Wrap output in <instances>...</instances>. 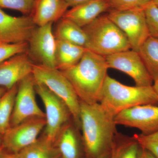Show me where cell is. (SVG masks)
Segmentation results:
<instances>
[{
  "label": "cell",
  "mask_w": 158,
  "mask_h": 158,
  "mask_svg": "<svg viewBox=\"0 0 158 158\" xmlns=\"http://www.w3.org/2000/svg\"><path fill=\"white\" fill-rule=\"evenodd\" d=\"M86 50L84 47L56 40V68L63 71L76 65Z\"/></svg>",
  "instance_id": "obj_17"
},
{
  "label": "cell",
  "mask_w": 158,
  "mask_h": 158,
  "mask_svg": "<svg viewBox=\"0 0 158 158\" xmlns=\"http://www.w3.org/2000/svg\"><path fill=\"white\" fill-rule=\"evenodd\" d=\"M32 75L35 81L45 85L65 103L74 121L80 125L81 101L71 83L63 73L56 68L34 63Z\"/></svg>",
  "instance_id": "obj_5"
},
{
  "label": "cell",
  "mask_w": 158,
  "mask_h": 158,
  "mask_svg": "<svg viewBox=\"0 0 158 158\" xmlns=\"http://www.w3.org/2000/svg\"><path fill=\"white\" fill-rule=\"evenodd\" d=\"M69 7H73L88 2L90 0H65Z\"/></svg>",
  "instance_id": "obj_29"
},
{
  "label": "cell",
  "mask_w": 158,
  "mask_h": 158,
  "mask_svg": "<svg viewBox=\"0 0 158 158\" xmlns=\"http://www.w3.org/2000/svg\"><path fill=\"white\" fill-rule=\"evenodd\" d=\"M153 4H154L156 6L158 7V0H153L152 2Z\"/></svg>",
  "instance_id": "obj_36"
},
{
  "label": "cell",
  "mask_w": 158,
  "mask_h": 158,
  "mask_svg": "<svg viewBox=\"0 0 158 158\" xmlns=\"http://www.w3.org/2000/svg\"><path fill=\"white\" fill-rule=\"evenodd\" d=\"M53 23L37 27L28 41L29 56L36 64L56 68V40L52 29Z\"/></svg>",
  "instance_id": "obj_11"
},
{
  "label": "cell",
  "mask_w": 158,
  "mask_h": 158,
  "mask_svg": "<svg viewBox=\"0 0 158 158\" xmlns=\"http://www.w3.org/2000/svg\"></svg>",
  "instance_id": "obj_37"
},
{
  "label": "cell",
  "mask_w": 158,
  "mask_h": 158,
  "mask_svg": "<svg viewBox=\"0 0 158 158\" xmlns=\"http://www.w3.org/2000/svg\"><path fill=\"white\" fill-rule=\"evenodd\" d=\"M45 125V118L34 117L11 127L2 135L4 148L9 152H19L37 141Z\"/></svg>",
  "instance_id": "obj_9"
},
{
  "label": "cell",
  "mask_w": 158,
  "mask_h": 158,
  "mask_svg": "<svg viewBox=\"0 0 158 158\" xmlns=\"http://www.w3.org/2000/svg\"><path fill=\"white\" fill-rule=\"evenodd\" d=\"M35 82L32 74L26 77L18 84V89L13 113L11 119V127L34 117L45 118L44 112L36 101Z\"/></svg>",
  "instance_id": "obj_8"
},
{
  "label": "cell",
  "mask_w": 158,
  "mask_h": 158,
  "mask_svg": "<svg viewBox=\"0 0 158 158\" xmlns=\"http://www.w3.org/2000/svg\"><path fill=\"white\" fill-rule=\"evenodd\" d=\"M3 149H4L3 147L2 143V135H0V157L2 155L3 152Z\"/></svg>",
  "instance_id": "obj_32"
},
{
  "label": "cell",
  "mask_w": 158,
  "mask_h": 158,
  "mask_svg": "<svg viewBox=\"0 0 158 158\" xmlns=\"http://www.w3.org/2000/svg\"><path fill=\"white\" fill-rule=\"evenodd\" d=\"M83 29L87 37L85 48L95 53L106 57L131 49L125 35L107 14L100 15Z\"/></svg>",
  "instance_id": "obj_4"
},
{
  "label": "cell",
  "mask_w": 158,
  "mask_h": 158,
  "mask_svg": "<svg viewBox=\"0 0 158 158\" xmlns=\"http://www.w3.org/2000/svg\"><path fill=\"white\" fill-rule=\"evenodd\" d=\"M69 7L65 0H36L31 15L37 27L57 22Z\"/></svg>",
  "instance_id": "obj_16"
},
{
  "label": "cell",
  "mask_w": 158,
  "mask_h": 158,
  "mask_svg": "<svg viewBox=\"0 0 158 158\" xmlns=\"http://www.w3.org/2000/svg\"><path fill=\"white\" fill-rule=\"evenodd\" d=\"M110 152L106 153L104 154L95 158H110Z\"/></svg>",
  "instance_id": "obj_34"
},
{
  "label": "cell",
  "mask_w": 158,
  "mask_h": 158,
  "mask_svg": "<svg viewBox=\"0 0 158 158\" xmlns=\"http://www.w3.org/2000/svg\"><path fill=\"white\" fill-rule=\"evenodd\" d=\"M108 17L125 35L131 49L138 52L150 36L144 8L110 10Z\"/></svg>",
  "instance_id": "obj_7"
},
{
  "label": "cell",
  "mask_w": 158,
  "mask_h": 158,
  "mask_svg": "<svg viewBox=\"0 0 158 158\" xmlns=\"http://www.w3.org/2000/svg\"><path fill=\"white\" fill-rule=\"evenodd\" d=\"M36 82L35 90L45 107L46 125L44 137L55 144L62 128L72 116L68 107L45 85Z\"/></svg>",
  "instance_id": "obj_6"
},
{
  "label": "cell",
  "mask_w": 158,
  "mask_h": 158,
  "mask_svg": "<svg viewBox=\"0 0 158 158\" xmlns=\"http://www.w3.org/2000/svg\"><path fill=\"white\" fill-rule=\"evenodd\" d=\"M105 57L109 69L127 74L133 79L136 86H152L153 80L138 52L129 49Z\"/></svg>",
  "instance_id": "obj_10"
},
{
  "label": "cell",
  "mask_w": 158,
  "mask_h": 158,
  "mask_svg": "<svg viewBox=\"0 0 158 158\" xmlns=\"http://www.w3.org/2000/svg\"><path fill=\"white\" fill-rule=\"evenodd\" d=\"M34 61L28 52L15 55L0 63V87L8 90L32 74Z\"/></svg>",
  "instance_id": "obj_14"
},
{
  "label": "cell",
  "mask_w": 158,
  "mask_h": 158,
  "mask_svg": "<svg viewBox=\"0 0 158 158\" xmlns=\"http://www.w3.org/2000/svg\"><path fill=\"white\" fill-rule=\"evenodd\" d=\"M99 103L115 117L120 112L136 106L158 105V97L152 86H127L108 75Z\"/></svg>",
  "instance_id": "obj_3"
},
{
  "label": "cell",
  "mask_w": 158,
  "mask_h": 158,
  "mask_svg": "<svg viewBox=\"0 0 158 158\" xmlns=\"http://www.w3.org/2000/svg\"><path fill=\"white\" fill-rule=\"evenodd\" d=\"M37 27L31 15L13 16L0 8V42H28Z\"/></svg>",
  "instance_id": "obj_13"
},
{
  "label": "cell",
  "mask_w": 158,
  "mask_h": 158,
  "mask_svg": "<svg viewBox=\"0 0 158 158\" xmlns=\"http://www.w3.org/2000/svg\"><path fill=\"white\" fill-rule=\"evenodd\" d=\"M110 10H123L144 8L153 0H107Z\"/></svg>",
  "instance_id": "obj_28"
},
{
  "label": "cell",
  "mask_w": 158,
  "mask_h": 158,
  "mask_svg": "<svg viewBox=\"0 0 158 158\" xmlns=\"http://www.w3.org/2000/svg\"><path fill=\"white\" fill-rule=\"evenodd\" d=\"M108 66L105 57L86 49L80 61L61 71L73 86L81 102L99 103Z\"/></svg>",
  "instance_id": "obj_2"
},
{
  "label": "cell",
  "mask_w": 158,
  "mask_h": 158,
  "mask_svg": "<svg viewBox=\"0 0 158 158\" xmlns=\"http://www.w3.org/2000/svg\"><path fill=\"white\" fill-rule=\"evenodd\" d=\"M141 148L134 137L117 133L110 151V158H139Z\"/></svg>",
  "instance_id": "obj_20"
},
{
  "label": "cell",
  "mask_w": 158,
  "mask_h": 158,
  "mask_svg": "<svg viewBox=\"0 0 158 158\" xmlns=\"http://www.w3.org/2000/svg\"><path fill=\"white\" fill-rule=\"evenodd\" d=\"M36 0H0V8L19 11L24 15H30Z\"/></svg>",
  "instance_id": "obj_25"
},
{
  "label": "cell",
  "mask_w": 158,
  "mask_h": 158,
  "mask_svg": "<svg viewBox=\"0 0 158 158\" xmlns=\"http://www.w3.org/2000/svg\"><path fill=\"white\" fill-rule=\"evenodd\" d=\"M28 42L9 44L0 42V63L11 57L28 50Z\"/></svg>",
  "instance_id": "obj_24"
},
{
  "label": "cell",
  "mask_w": 158,
  "mask_h": 158,
  "mask_svg": "<svg viewBox=\"0 0 158 158\" xmlns=\"http://www.w3.org/2000/svg\"><path fill=\"white\" fill-rule=\"evenodd\" d=\"M114 120L117 125L135 128L142 135H150L158 131V105L133 107L118 113Z\"/></svg>",
  "instance_id": "obj_12"
},
{
  "label": "cell",
  "mask_w": 158,
  "mask_h": 158,
  "mask_svg": "<svg viewBox=\"0 0 158 158\" xmlns=\"http://www.w3.org/2000/svg\"><path fill=\"white\" fill-rule=\"evenodd\" d=\"M56 144L61 158H79L78 139L74 129L69 123L59 133Z\"/></svg>",
  "instance_id": "obj_19"
},
{
  "label": "cell",
  "mask_w": 158,
  "mask_h": 158,
  "mask_svg": "<svg viewBox=\"0 0 158 158\" xmlns=\"http://www.w3.org/2000/svg\"><path fill=\"white\" fill-rule=\"evenodd\" d=\"M57 23L54 32L56 40L70 43L85 48L87 37L83 28L64 18Z\"/></svg>",
  "instance_id": "obj_18"
},
{
  "label": "cell",
  "mask_w": 158,
  "mask_h": 158,
  "mask_svg": "<svg viewBox=\"0 0 158 158\" xmlns=\"http://www.w3.org/2000/svg\"><path fill=\"white\" fill-rule=\"evenodd\" d=\"M17 154L20 158H57L60 155L56 145L44 136Z\"/></svg>",
  "instance_id": "obj_22"
},
{
  "label": "cell",
  "mask_w": 158,
  "mask_h": 158,
  "mask_svg": "<svg viewBox=\"0 0 158 158\" xmlns=\"http://www.w3.org/2000/svg\"><path fill=\"white\" fill-rule=\"evenodd\" d=\"M110 10L107 0H90L72 7L67 10L62 18L83 28L92 23L102 13Z\"/></svg>",
  "instance_id": "obj_15"
},
{
  "label": "cell",
  "mask_w": 158,
  "mask_h": 158,
  "mask_svg": "<svg viewBox=\"0 0 158 158\" xmlns=\"http://www.w3.org/2000/svg\"><path fill=\"white\" fill-rule=\"evenodd\" d=\"M17 89L18 84L0 97V135H4L11 127V117Z\"/></svg>",
  "instance_id": "obj_23"
},
{
  "label": "cell",
  "mask_w": 158,
  "mask_h": 158,
  "mask_svg": "<svg viewBox=\"0 0 158 158\" xmlns=\"http://www.w3.org/2000/svg\"><path fill=\"white\" fill-rule=\"evenodd\" d=\"M0 158H20L17 153H3Z\"/></svg>",
  "instance_id": "obj_31"
},
{
  "label": "cell",
  "mask_w": 158,
  "mask_h": 158,
  "mask_svg": "<svg viewBox=\"0 0 158 158\" xmlns=\"http://www.w3.org/2000/svg\"><path fill=\"white\" fill-rule=\"evenodd\" d=\"M80 126L85 152L88 158H95L110 152L116 134L114 117L99 103L81 101Z\"/></svg>",
  "instance_id": "obj_1"
},
{
  "label": "cell",
  "mask_w": 158,
  "mask_h": 158,
  "mask_svg": "<svg viewBox=\"0 0 158 158\" xmlns=\"http://www.w3.org/2000/svg\"><path fill=\"white\" fill-rule=\"evenodd\" d=\"M7 90L5 88L0 87V97L2 95L7 91Z\"/></svg>",
  "instance_id": "obj_35"
},
{
  "label": "cell",
  "mask_w": 158,
  "mask_h": 158,
  "mask_svg": "<svg viewBox=\"0 0 158 158\" xmlns=\"http://www.w3.org/2000/svg\"><path fill=\"white\" fill-rule=\"evenodd\" d=\"M139 158H156L147 150L141 148Z\"/></svg>",
  "instance_id": "obj_30"
},
{
  "label": "cell",
  "mask_w": 158,
  "mask_h": 158,
  "mask_svg": "<svg viewBox=\"0 0 158 158\" xmlns=\"http://www.w3.org/2000/svg\"><path fill=\"white\" fill-rule=\"evenodd\" d=\"M144 9L150 36L158 38V7L151 3Z\"/></svg>",
  "instance_id": "obj_27"
},
{
  "label": "cell",
  "mask_w": 158,
  "mask_h": 158,
  "mask_svg": "<svg viewBox=\"0 0 158 158\" xmlns=\"http://www.w3.org/2000/svg\"><path fill=\"white\" fill-rule=\"evenodd\" d=\"M138 52L154 82L158 79V38L150 36Z\"/></svg>",
  "instance_id": "obj_21"
},
{
  "label": "cell",
  "mask_w": 158,
  "mask_h": 158,
  "mask_svg": "<svg viewBox=\"0 0 158 158\" xmlns=\"http://www.w3.org/2000/svg\"><path fill=\"white\" fill-rule=\"evenodd\" d=\"M133 137L142 148L147 150L158 158V131L148 135L135 134Z\"/></svg>",
  "instance_id": "obj_26"
},
{
  "label": "cell",
  "mask_w": 158,
  "mask_h": 158,
  "mask_svg": "<svg viewBox=\"0 0 158 158\" xmlns=\"http://www.w3.org/2000/svg\"><path fill=\"white\" fill-rule=\"evenodd\" d=\"M152 86L155 90L156 93L158 97V79L154 82Z\"/></svg>",
  "instance_id": "obj_33"
}]
</instances>
